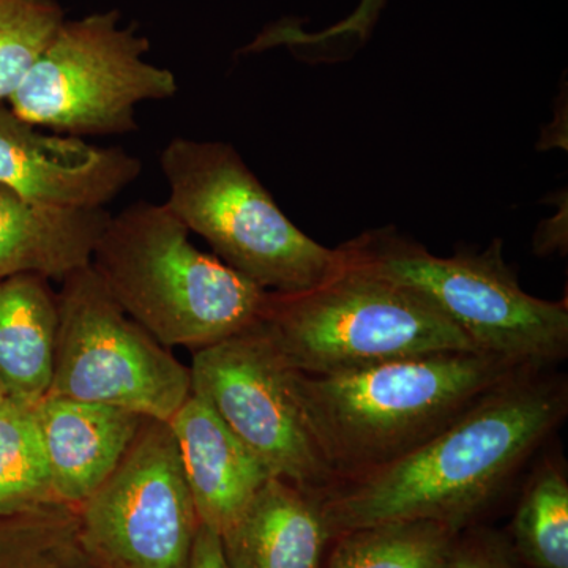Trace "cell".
Returning <instances> with one entry per match:
<instances>
[{"instance_id":"1","label":"cell","mask_w":568,"mask_h":568,"mask_svg":"<svg viewBox=\"0 0 568 568\" xmlns=\"http://www.w3.org/2000/svg\"><path fill=\"white\" fill-rule=\"evenodd\" d=\"M568 416L567 377L521 368L405 457L323 496L334 538L388 521L429 519L462 532L503 495Z\"/></svg>"},{"instance_id":"2","label":"cell","mask_w":568,"mask_h":568,"mask_svg":"<svg viewBox=\"0 0 568 568\" xmlns=\"http://www.w3.org/2000/svg\"><path fill=\"white\" fill-rule=\"evenodd\" d=\"M521 368L481 351L403 358L334 376L291 369L310 435L339 484L405 457Z\"/></svg>"},{"instance_id":"3","label":"cell","mask_w":568,"mask_h":568,"mask_svg":"<svg viewBox=\"0 0 568 568\" xmlns=\"http://www.w3.org/2000/svg\"><path fill=\"white\" fill-rule=\"evenodd\" d=\"M164 204L112 216L91 267L123 312L163 346L203 349L252 327L267 291L201 252Z\"/></svg>"},{"instance_id":"4","label":"cell","mask_w":568,"mask_h":568,"mask_svg":"<svg viewBox=\"0 0 568 568\" xmlns=\"http://www.w3.org/2000/svg\"><path fill=\"white\" fill-rule=\"evenodd\" d=\"M257 323L284 364L308 376L478 351L465 332L416 291L345 260L338 272L312 290L268 293Z\"/></svg>"},{"instance_id":"5","label":"cell","mask_w":568,"mask_h":568,"mask_svg":"<svg viewBox=\"0 0 568 568\" xmlns=\"http://www.w3.org/2000/svg\"><path fill=\"white\" fill-rule=\"evenodd\" d=\"M164 205L213 253L267 293L294 294L331 278L338 248L302 233L233 145L175 138L162 153Z\"/></svg>"},{"instance_id":"6","label":"cell","mask_w":568,"mask_h":568,"mask_svg":"<svg viewBox=\"0 0 568 568\" xmlns=\"http://www.w3.org/2000/svg\"><path fill=\"white\" fill-rule=\"evenodd\" d=\"M343 260L416 291L481 353L519 366L549 368L568 354V305L519 286L495 239L484 252L435 256L395 230L381 227L338 246Z\"/></svg>"},{"instance_id":"7","label":"cell","mask_w":568,"mask_h":568,"mask_svg":"<svg viewBox=\"0 0 568 568\" xmlns=\"http://www.w3.org/2000/svg\"><path fill=\"white\" fill-rule=\"evenodd\" d=\"M149 50L118 10L65 20L7 103L22 121L59 134L132 133L141 103L179 91L173 71L145 59Z\"/></svg>"},{"instance_id":"8","label":"cell","mask_w":568,"mask_h":568,"mask_svg":"<svg viewBox=\"0 0 568 568\" xmlns=\"http://www.w3.org/2000/svg\"><path fill=\"white\" fill-rule=\"evenodd\" d=\"M61 284L48 395L170 422L192 395L189 366L123 312L91 265Z\"/></svg>"},{"instance_id":"9","label":"cell","mask_w":568,"mask_h":568,"mask_svg":"<svg viewBox=\"0 0 568 568\" xmlns=\"http://www.w3.org/2000/svg\"><path fill=\"white\" fill-rule=\"evenodd\" d=\"M192 395L203 399L272 477L325 495L339 484L306 428L291 368L260 323L194 351Z\"/></svg>"},{"instance_id":"10","label":"cell","mask_w":568,"mask_h":568,"mask_svg":"<svg viewBox=\"0 0 568 568\" xmlns=\"http://www.w3.org/2000/svg\"><path fill=\"white\" fill-rule=\"evenodd\" d=\"M85 540L114 568H186L200 528L171 425L144 418L114 473L82 506Z\"/></svg>"},{"instance_id":"11","label":"cell","mask_w":568,"mask_h":568,"mask_svg":"<svg viewBox=\"0 0 568 568\" xmlns=\"http://www.w3.org/2000/svg\"><path fill=\"white\" fill-rule=\"evenodd\" d=\"M141 160L69 134L43 133L0 106V186L33 203L99 211L140 178Z\"/></svg>"},{"instance_id":"12","label":"cell","mask_w":568,"mask_h":568,"mask_svg":"<svg viewBox=\"0 0 568 568\" xmlns=\"http://www.w3.org/2000/svg\"><path fill=\"white\" fill-rule=\"evenodd\" d=\"M55 499L80 507L132 446L145 417L123 407L47 395L33 406Z\"/></svg>"},{"instance_id":"13","label":"cell","mask_w":568,"mask_h":568,"mask_svg":"<svg viewBox=\"0 0 568 568\" xmlns=\"http://www.w3.org/2000/svg\"><path fill=\"white\" fill-rule=\"evenodd\" d=\"M168 424L197 518L222 536L244 514L271 473L197 396L190 395Z\"/></svg>"},{"instance_id":"14","label":"cell","mask_w":568,"mask_h":568,"mask_svg":"<svg viewBox=\"0 0 568 568\" xmlns=\"http://www.w3.org/2000/svg\"><path fill=\"white\" fill-rule=\"evenodd\" d=\"M323 496L271 477L244 514L222 534L231 568H323L334 538Z\"/></svg>"},{"instance_id":"15","label":"cell","mask_w":568,"mask_h":568,"mask_svg":"<svg viewBox=\"0 0 568 568\" xmlns=\"http://www.w3.org/2000/svg\"><path fill=\"white\" fill-rule=\"evenodd\" d=\"M110 219L104 209L33 203L0 186V280L29 274L62 282L89 267Z\"/></svg>"},{"instance_id":"16","label":"cell","mask_w":568,"mask_h":568,"mask_svg":"<svg viewBox=\"0 0 568 568\" xmlns=\"http://www.w3.org/2000/svg\"><path fill=\"white\" fill-rule=\"evenodd\" d=\"M59 328V298L51 280H0V387L7 398L36 406L48 395Z\"/></svg>"},{"instance_id":"17","label":"cell","mask_w":568,"mask_h":568,"mask_svg":"<svg viewBox=\"0 0 568 568\" xmlns=\"http://www.w3.org/2000/svg\"><path fill=\"white\" fill-rule=\"evenodd\" d=\"M0 568H114L88 544L77 507L54 503L0 518Z\"/></svg>"},{"instance_id":"18","label":"cell","mask_w":568,"mask_h":568,"mask_svg":"<svg viewBox=\"0 0 568 568\" xmlns=\"http://www.w3.org/2000/svg\"><path fill=\"white\" fill-rule=\"evenodd\" d=\"M459 530L429 519L347 530L325 568H446Z\"/></svg>"},{"instance_id":"19","label":"cell","mask_w":568,"mask_h":568,"mask_svg":"<svg viewBox=\"0 0 568 568\" xmlns=\"http://www.w3.org/2000/svg\"><path fill=\"white\" fill-rule=\"evenodd\" d=\"M511 534V551L526 566L568 568V477L562 459L544 457L534 466Z\"/></svg>"},{"instance_id":"20","label":"cell","mask_w":568,"mask_h":568,"mask_svg":"<svg viewBox=\"0 0 568 568\" xmlns=\"http://www.w3.org/2000/svg\"><path fill=\"white\" fill-rule=\"evenodd\" d=\"M59 503L33 406L0 405V518Z\"/></svg>"},{"instance_id":"21","label":"cell","mask_w":568,"mask_h":568,"mask_svg":"<svg viewBox=\"0 0 568 568\" xmlns=\"http://www.w3.org/2000/svg\"><path fill=\"white\" fill-rule=\"evenodd\" d=\"M63 21L58 0H0V106L20 88Z\"/></svg>"},{"instance_id":"22","label":"cell","mask_w":568,"mask_h":568,"mask_svg":"<svg viewBox=\"0 0 568 568\" xmlns=\"http://www.w3.org/2000/svg\"><path fill=\"white\" fill-rule=\"evenodd\" d=\"M446 568H517L514 551L506 540L493 530L458 534Z\"/></svg>"},{"instance_id":"23","label":"cell","mask_w":568,"mask_h":568,"mask_svg":"<svg viewBox=\"0 0 568 568\" xmlns=\"http://www.w3.org/2000/svg\"><path fill=\"white\" fill-rule=\"evenodd\" d=\"M186 568H231L224 558L222 537L215 530L200 525Z\"/></svg>"},{"instance_id":"24","label":"cell","mask_w":568,"mask_h":568,"mask_svg":"<svg viewBox=\"0 0 568 568\" xmlns=\"http://www.w3.org/2000/svg\"><path fill=\"white\" fill-rule=\"evenodd\" d=\"M7 395L6 392L2 390V387H0V405H2L3 402H6Z\"/></svg>"}]
</instances>
